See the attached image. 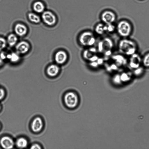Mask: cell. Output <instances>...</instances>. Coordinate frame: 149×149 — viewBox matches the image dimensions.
Returning a JSON list of instances; mask_svg holds the SVG:
<instances>
[{"mask_svg":"<svg viewBox=\"0 0 149 149\" xmlns=\"http://www.w3.org/2000/svg\"><path fill=\"white\" fill-rule=\"evenodd\" d=\"M118 49L120 54L129 57L137 52L138 45L134 40L128 38H123L118 43Z\"/></svg>","mask_w":149,"mask_h":149,"instance_id":"obj_1","label":"cell"},{"mask_svg":"<svg viewBox=\"0 0 149 149\" xmlns=\"http://www.w3.org/2000/svg\"><path fill=\"white\" fill-rule=\"evenodd\" d=\"M116 29L118 35L123 38H127L132 34L133 30L132 23L127 19L120 20L117 23Z\"/></svg>","mask_w":149,"mask_h":149,"instance_id":"obj_2","label":"cell"},{"mask_svg":"<svg viewBox=\"0 0 149 149\" xmlns=\"http://www.w3.org/2000/svg\"><path fill=\"white\" fill-rule=\"evenodd\" d=\"M78 95L75 92L69 91L66 93L64 97V100L66 107L71 109L76 107L79 102Z\"/></svg>","mask_w":149,"mask_h":149,"instance_id":"obj_3","label":"cell"},{"mask_svg":"<svg viewBox=\"0 0 149 149\" xmlns=\"http://www.w3.org/2000/svg\"><path fill=\"white\" fill-rule=\"evenodd\" d=\"M79 40L80 44L85 46H91L95 44L96 41L93 34L89 31L82 33L80 36Z\"/></svg>","mask_w":149,"mask_h":149,"instance_id":"obj_4","label":"cell"},{"mask_svg":"<svg viewBox=\"0 0 149 149\" xmlns=\"http://www.w3.org/2000/svg\"><path fill=\"white\" fill-rule=\"evenodd\" d=\"M129 57L127 65L130 69L132 70L142 65V57L137 52Z\"/></svg>","mask_w":149,"mask_h":149,"instance_id":"obj_5","label":"cell"},{"mask_svg":"<svg viewBox=\"0 0 149 149\" xmlns=\"http://www.w3.org/2000/svg\"><path fill=\"white\" fill-rule=\"evenodd\" d=\"M113 47V43L112 40L109 38H105L99 42L98 45V51L102 53L111 50Z\"/></svg>","mask_w":149,"mask_h":149,"instance_id":"obj_6","label":"cell"},{"mask_svg":"<svg viewBox=\"0 0 149 149\" xmlns=\"http://www.w3.org/2000/svg\"><path fill=\"white\" fill-rule=\"evenodd\" d=\"M112 59L119 68H123L127 66L128 59L126 56L120 54L113 55Z\"/></svg>","mask_w":149,"mask_h":149,"instance_id":"obj_7","label":"cell"},{"mask_svg":"<svg viewBox=\"0 0 149 149\" xmlns=\"http://www.w3.org/2000/svg\"><path fill=\"white\" fill-rule=\"evenodd\" d=\"M42 17L43 22L48 26L53 25L56 22L55 16L52 12L49 11L43 12Z\"/></svg>","mask_w":149,"mask_h":149,"instance_id":"obj_8","label":"cell"},{"mask_svg":"<svg viewBox=\"0 0 149 149\" xmlns=\"http://www.w3.org/2000/svg\"><path fill=\"white\" fill-rule=\"evenodd\" d=\"M30 45L27 42L22 41L17 43L15 45V52L19 54L26 53L30 49Z\"/></svg>","mask_w":149,"mask_h":149,"instance_id":"obj_9","label":"cell"},{"mask_svg":"<svg viewBox=\"0 0 149 149\" xmlns=\"http://www.w3.org/2000/svg\"><path fill=\"white\" fill-rule=\"evenodd\" d=\"M116 18L115 14L110 11H106L104 12L101 15L102 21L106 24L113 23Z\"/></svg>","mask_w":149,"mask_h":149,"instance_id":"obj_10","label":"cell"},{"mask_svg":"<svg viewBox=\"0 0 149 149\" xmlns=\"http://www.w3.org/2000/svg\"><path fill=\"white\" fill-rule=\"evenodd\" d=\"M0 144L1 147L6 149H10L13 148L14 142L13 139L8 136H4L0 140Z\"/></svg>","mask_w":149,"mask_h":149,"instance_id":"obj_11","label":"cell"},{"mask_svg":"<svg viewBox=\"0 0 149 149\" xmlns=\"http://www.w3.org/2000/svg\"><path fill=\"white\" fill-rule=\"evenodd\" d=\"M67 57V54L65 51L60 50L56 53L54 56V60L56 63L62 64L66 62Z\"/></svg>","mask_w":149,"mask_h":149,"instance_id":"obj_12","label":"cell"},{"mask_svg":"<svg viewBox=\"0 0 149 149\" xmlns=\"http://www.w3.org/2000/svg\"><path fill=\"white\" fill-rule=\"evenodd\" d=\"M43 127V123L41 118L37 117L33 120L31 125L32 130L35 132H38L40 131Z\"/></svg>","mask_w":149,"mask_h":149,"instance_id":"obj_13","label":"cell"},{"mask_svg":"<svg viewBox=\"0 0 149 149\" xmlns=\"http://www.w3.org/2000/svg\"><path fill=\"white\" fill-rule=\"evenodd\" d=\"M14 31L17 36L23 37L27 34L28 29L25 25L21 23H18L15 26Z\"/></svg>","mask_w":149,"mask_h":149,"instance_id":"obj_14","label":"cell"},{"mask_svg":"<svg viewBox=\"0 0 149 149\" xmlns=\"http://www.w3.org/2000/svg\"><path fill=\"white\" fill-rule=\"evenodd\" d=\"M120 79L123 83L130 82L134 77L132 70H126L120 73Z\"/></svg>","mask_w":149,"mask_h":149,"instance_id":"obj_15","label":"cell"},{"mask_svg":"<svg viewBox=\"0 0 149 149\" xmlns=\"http://www.w3.org/2000/svg\"><path fill=\"white\" fill-rule=\"evenodd\" d=\"M59 70V67L57 65L52 64L48 66L46 70V72L49 76L50 77H54L58 74Z\"/></svg>","mask_w":149,"mask_h":149,"instance_id":"obj_16","label":"cell"},{"mask_svg":"<svg viewBox=\"0 0 149 149\" xmlns=\"http://www.w3.org/2000/svg\"><path fill=\"white\" fill-rule=\"evenodd\" d=\"M20 58V55L16 52H8L7 60L10 62L13 63H17L19 61Z\"/></svg>","mask_w":149,"mask_h":149,"instance_id":"obj_17","label":"cell"},{"mask_svg":"<svg viewBox=\"0 0 149 149\" xmlns=\"http://www.w3.org/2000/svg\"><path fill=\"white\" fill-rule=\"evenodd\" d=\"M6 40L7 44L10 47L15 46L18 41L17 36L15 34L10 33L8 36Z\"/></svg>","mask_w":149,"mask_h":149,"instance_id":"obj_18","label":"cell"},{"mask_svg":"<svg viewBox=\"0 0 149 149\" xmlns=\"http://www.w3.org/2000/svg\"><path fill=\"white\" fill-rule=\"evenodd\" d=\"M33 8L36 12L40 13L44 12L45 7L44 4L41 1H37L33 5Z\"/></svg>","mask_w":149,"mask_h":149,"instance_id":"obj_19","label":"cell"},{"mask_svg":"<svg viewBox=\"0 0 149 149\" xmlns=\"http://www.w3.org/2000/svg\"><path fill=\"white\" fill-rule=\"evenodd\" d=\"M145 68L142 65L138 68L132 70L134 76L136 77L141 76L145 72Z\"/></svg>","mask_w":149,"mask_h":149,"instance_id":"obj_20","label":"cell"},{"mask_svg":"<svg viewBox=\"0 0 149 149\" xmlns=\"http://www.w3.org/2000/svg\"><path fill=\"white\" fill-rule=\"evenodd\" d=\"M16 144L17 146L20 148L26 147L28 145V141L26 139L23 137L18 139L16 141Z\"/></svg>","mask_w":149,"mask_h":149,"instance_id":"obj_21","label":"cell"},{"mask_svg":"<svg viewBox=\"0 0 149 149\" xmlns=\"http://www.w3.org/2000/svg\"><path fill=\"white\" fill-rule=\"evenodd\" d=\"M28 16L29 20L33 23L37 24L40 21L39 16L35 13H30L28 14Z\"/></svg>","mask_w":149,"mask_h":149,"instance_id":"obj_22","label":"cell"},{"mask_svg":"<svg viewBox=\"0 0 149 149\" xmlns=\"http://www.w3.org/2000/svg\"><path fill=\"white\" fill-rule=\"evenodd\" d=\"M142 65L145 68H149V52L142 57Z\"/></svg>","mask_w":149,"mask_h":149,"instance_id":"obj_23","label":"cell"},{"mask_svg":"<svg viewBox=\"0 0 149 149\" xmlns=\"http://www.w3.org/2000/svg\"><path fill=\"white\" fill-rule=\"evenodd\" d=\"M113 83L116 85H120L123 84L120 79V73H117L114 74L112 78Z\"/></svg>","mask_w":149,"mask_h":149,"instance_id":"obj_24","label":"cell"},{"mask_svg":"<svg viewBox=\"0 0 149 149\" xmlns=\"http://www.w3.org/2000/svg\"><path fill=\"white\" fill-rule=\"evenodd\" d=\"M104 25L101 23L98 24L96 26L95 29L96 33L99 35L103 34L105 31L104 29Z\"/></svg>","mask_w":149,"mask_h":149,"instance_id":"obj_25","label":"cell"},{"mask_svg":"<svg viewBox=\"0 0 149 149\" xmlns=\"http://www.w3.org/2000/svg\"><path fill=\"white\" fill-rule=\"evenodd\" d=\"M116 27L112 23L106 24L104 25V29L105 31H107L109 32H113L115 30Z\"/></svg>","mask_w":149,"mask_h":149,"instance_id":"obj_26","label":"cell"},{"mask_svg":"<svg viewBox=\"0 0 149 149\" xmlns=\"http://www.w3.org/2000/svg\"><path fill=\"white\" fill-rule=\"evenodd\" d=\"M95 54L91 52L89 49H86L83 52V56L85 59L88 60L91 58Z\"/></svg>","mask_w":149,"mask_h":149,"instance_id":"obj_27","label":"cell"},{"mask_svg":"<svg viewBox=\"0 0 149 149\" xmlns=\"http://www.w3.org/2000/svg\"><path fill=\"white\" fill-rule=\"evenodd\" d=\"M7 44L6 40L4 38L0 37V52L6 48Z\"/></svg>","mask_w":149,"mask_h":149,"instance_id":"obj_28","label":"cell"},{"mask_svg":"<svg viewBox=\"0 0 149 149\" xmlns=\"http://www.w3.org/2000/svg\"><path fill=\"white\" fill-rule=\"evenodd\" d=\"M119 67L114 63L107 67V70L109 71H116L118 70Z\"/></svg>","mask_w":149,"mask_h":149,"instance_id":"obj_29","label":"cell"},{"mask_svg":"<svg viewBox=\"0 0 149 149\" xmlns=\"http://www.w3.org/2000/svg\"><path fill=\"white\" fill-rule=\"evenodd\" d=\"M8 52L3 50L0 52V56L2 59L4 61L7 60V57Z\"/></svg>","mask_w":149,"mask_h":149,"instance_id":"obj_30","label":"cell"},{"mask_svg":"<svg viewBox=\"0 0 149 149\" xmlns=\"http://www.w3.org/2000/svg\"><path fill=\"white\" fill-rule=\"evenodd\" d=\"M5 95L4 90L3 88H0V100H2L4 97Z\"/></svg>","mask_w":149,"mask_h":149,"instance_id":"obj_31","label":"cell"},{"mask_svg":"<svg viewBox=\"0 0 149 149\" xmlns=\"http://www.w3.org/2000/svg\"><path fill=\"white\" fill-rule=\"evenodd\" d=\"M98 58V56H97L95 55L91 58L89 59L88 61H90L91 62L96 61Z\"/></svg>","mask_w":149,"mask_h":149,"instance_id":"obj_32","label":"cell"},{"mask_svg":"<svg viewBox=\"0 0 149 149\" xmlns=\"http://www.w3.org/2000/svg\"><path fill=\"white\" fill-rule=\"evenodd\" d=\"M90 66L93 68H97L99 65L96 61L91 62L90 64Z\"/></svg>","mask_w":149,"mask_h":149,"instance_id":"obj_33","label":"cell"},{"mask_svg":"<svg viewBox=\"0 0 149 149\" xmlns=\"http://www.w3.org/2000/svg\"><path fill=\"white\" fill-rule=\"evenodd\" d=\"M31 149H40L41 148L40 146L38 144H34L32 145L30 148Z\"/></svg>","mask_w":149,"mask_h":149,"instance_id":"obj_34","label":"cell"},{"mask_svg":"<svg viewBox=\"0 0 149 149\" xmlns=\"http://www.w3.org/2000/svg\"><path fill=\"white\" fill-rule=\"evenodd\" d=\"M99 65H102L104 63V59L102 58H99L96 61Z\"/></svg>","mask_w":149,"mask_h":149,"instance_id":"obj_35","label":"cell"},{"mask_svg":"<svg viewBox=\"0 0 149 149\" xmlns=\"http://www.w3.org/2000/svg\"><path fill=\"white\" fill-rule=\"evenodd\" d=\"M4 61L3 60L0 56V67L3 64Z\"/></svg>","mask_w":149,"mask_h":149,"instance_id":"obj_36","label":"cell"},{"mask_svg":"<svg viewBox=\"0 0 149 149\" xmlns=\"http://www.w3.org/2000/svg\"><path fill=\"white\" fill-rule=\"evenodd\" d=\"M1 105H0V110H1Z\"/></svg>","mask_w":149,"mask_h":149,"instance_id":"obj_37","label":"cell"},{"mask_svg":"<svg viewBox=\"0 0 149 149\" xmlns=\"http://www.w3.org/2000/svg\"><path fill=\"white\" fill-rule=\"evenodd\" d=\"M0 127H1V126H0Z\"/></svg>","mask_w":149,"mask_h":149,"instance_id":"obj_38","label":"cell"},{"mask_svg":"<svg viewBox=\"0 0 149 149\" xmlns=\"http://www.w3.org/2000/svg\"></svg>","mask_w":149,"mask_h":149,"instance_id":"obj_39","label":"cell"}]
</instances>
